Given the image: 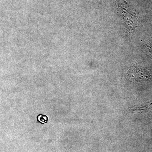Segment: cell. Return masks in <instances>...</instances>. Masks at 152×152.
<instances>
[{"label": "cell", "mask_w": 152, "mask_h": 152, "mask_svg": "<svg viewBox=\"0 0 152 152\" xmlns=\"http://www.w3.org/2000/svg\"><path fill=\"white\" fill-rule=\"evenodd\" d=\"M130 78L136 82H142L149 80L151 75L148 70L140 66L132 67L129 72Z\"/></svg>", "instance_id": "cell-1"}, {"label": "cell", "mask_w": 152, "mask_h": 152, "mask_svg": "<svg viewBox=\"0 0 152 152\" xmlns=\"http://www.w3.org/2000/svg\"><path fill=\"white\" fill-rule=\"evenodd\" d=\"M123 13L124 20H126L128 26L129 27L130 31H133L137 28L139 23V19L135 12L127 10V9L123 8Z\"/></svg>", "instance_id": "cell-2"}, {"label": "cell", "mask_w": 152, "mask_h": 152, "mask_svg": "<svg viewBox=\"0 0 152 152\" xmlns=\"http://www.w3.org/2000/svg\"><path fill=\"white\" fill-rule=\"evenodd\" d=\"M152 110V101L149 102L137 108V110H138L150 111Z\"/></svg>", "instance_id": "cell-3"}, {"label": "cell", "mask_w": 152, "mask_h": 152, "mask_svg": "<svg viewBox=\"0 0 152 152\" xmlns=\"http://www.w3.org/2000/svg\"><path fill=\"white\" fill-rule=\"evenodd\" d=\"M146 46H147V48L148 49L150 53L152 55V45H146Z\"/></svg>", "instance_id": "cell-4"}]
</instances>
